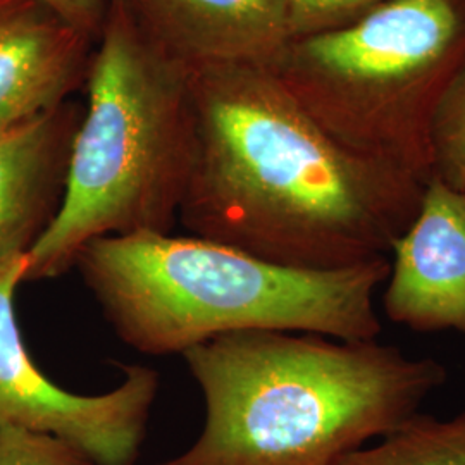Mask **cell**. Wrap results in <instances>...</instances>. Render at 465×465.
I'll list each match as a JSON object with an SVG mask.
<instances>
[{
    "mask_svg": "<svg viewBox=\"0 0 465 465\" xmlns=\"http://www.w3.org/2000/svg\"><path fill=\"white\" fill-rule=\"evenodd\" d=\"M197 147L184 232L278 266L331 271L386 257L424 186L326 134L259 66L192 73Z\"/></svg>",
    "mask_w": 465,
    "mask_h": 465,
    "instance_id": "cell-1",
    "label": "cell"
},
{
    "mask_svg": "<svg viewBox=\"0 0 465 465\" xmlns=\"http://www.w3.org/2000/svg\"><path fill=\"white\" fill-rule=\"evenodd\" d=\"M199 438L157 465H334L419 414L447 381L432 357L321 334L230 332L186 350Z\"/></svg>",
    "mask_w": 465,
    "mask_h": 465,
    "instance_id": "cell-2",
    "label": "cell"
},
{
    "mask_svg": "<svg viewBox=\"0 0 465 465\" xmlns=\"http://www.w3.org/2000/svg\"><path fill=\"white\" fill-rule=\"evenodd\" d=\"M73 269L117 338L157 357L240 331L376 341L382 324L374 295L391 264L380 257L345 269H295L192 234L136 232L88 242Z\"/></svg>",
    "mask_w": 465,
    "mask_h": 465,
    "instance_id": "cell-3",
    "label": "cell"
},
{
    "mask_svg": "<svg viewBox=\"0 0 465 465\" xmlns=\"http://www.w3.org/2000/svg\"><path fill=\"white\" fill-rule=\"evenodd\" d=\"M59 216L28 252L25 282L55 280L95 238L173 232L197 147L192 71L107 0Z\"/></svg>",
    "mask_w": 465,
    "mask_h": 465,
    "instance_id": "cell-4",
    "label": "cell"
},
{
    "mask_svg": "<svg viewBox=\"0 0 465 465\" xmlns=\"http://www.w3.org/2000/svg\"><path fill=\"white\" fill-rule=\"evenodd\" d=\"M465 66V0H388L267 67L341 147L432 180V119Z\"/></svg>",
    "mask_w": 465,
    "mask_h": 465,
    "instance_id": "cell-5",
    "label": "cell"
},
{
    "mask_svg": "<svg viewBox=\"0 0 465 465\" xmlns=\"http://www.w3.org/2000/svg\"><path fill=\"white\" fill-rule=\"evenodd\" d=\"M26 267L28 255L0 264V431L21 428L57 436L97 465L136 464L161 390L159 372L123 366V381L100 395L73 393L52 381L30 357L17 324L15 295Z\"/></svg>",
    "mask_w": 465,
    "mask_h": 465,
    "instance_id": "cell-6",
    "label": "cell"
},
{
    "mask_svg": "<svg viewBox=\"0 0 465 465\" xmlns=\"http://www.w3.org/2000/svg\"><path fill=\"white\" fill-rule=\"evenodd\" d=\"M391 252L386 317L412 331L465 334V193L432 178Z\"/></svg>",
    "mask_w": 465,
    "mask_h": 465,
    "instance_id": "cell-7",
    "label": "cell"
},
{
    "mask_svg": "<svg viewBox=\"0 0 465 465\" xmlns=\"http://www.w3.org/2000/svg\"><path fill=\"white\" fill-rule=\"evenodd\" d=\"M155 49L188 71L271 67L292 40L288 0H119Z\"/></svg>",
    "mask_w": 465,
    "mask_h": 465,
    "instance_id": "cell-8",
    "label": "cell"
},
{
    "mask_svg": "<svg viewBox=\"0 0 465 465\" xmlns=\"http://www.w3.org/2000/svg\"><path fill=\"white\" fill-rule=\"evenodd\" d=\"M95 44L42 0H0V134L71 99Z\"/></svg>",
    "mask_w": 465,
    "mask_h": 465,
    "instance_id": "cell-9",
    "label": "cell"
},
{
    "mask_svg": "<svg viewBox=\"0 0 465 465\" xmlns=\"http://www.w3.org/2000/svg\"><path fill=\"white\" fill-rule=\"evenodd\" d=\"M84 111L69 99L0 134V264L28 255L59 216Z\"/></svg>",
    "mask_w": 465,
    "mask_h": 465,
    "instance_id": "cell-10",
    "label": "cell"
},
{
    "mask_svg": "<svg viewBox=\"0 0 465 465\" xmlns=\"http://www.w3.org/2000/svg\"><path fill=\"white\" fill-rule=\"evenodd\" d=\"M334 465H465V412L449 420L416 414L381 445L353 450Z\"/></svg>",
    "mask_w": 465,
    "mask_h": 465,
    "instance_id": "cell-11",
    "label": "cell"
},
{
    "mask_svg": "<svg viewBox=\"0 0 465 465\" xmlns=\"http://www.w3.org/2000/svg\"><path fill=\"white\" fill-rule=\"evenodd\" d=\"M431 153L432 178L465 193V66L436 109Z\"/></svg>",
    "mask_w": 465,
    "mask_h": 465,
    "instance_id": "cell-12",
    "label": "cell"
},
{
    "mask_svg": "<svg viewBox=\"0 0 465 465\" xmlns=\"http://www.w3.org/2000/svg\"><path fill=\"white\" fill-rule=\"evenodd\" d=\"M0 465H97L84 450L52 434L5 428L0 431Z\"/></svg>",
    "mask_w": 465,
    "mask_h": 465,
    "instance_id": "cell-13",
    "label": "cell"
},
{
    "mask_svg": "<svg viewBox=\"0 0 465 465\" xmlns=\"http://www.w3.org/2000/svg\"><path fill=\"white\" fill-rule=\"evenodd\" d=\"M388 0H288L292 38L343 28Z\"/></svg>",
    "mask_w": 465,
    "mask_h": 465,
    "instance_id": "cell-14",
    "label": "cell"
},
{
    "mask_svg": "<svg viewBox=\"0 0 465 465\" xmlns=\"http://www.w3.org/2000/svg\"><path fill=\"white\" fill-rule=\"evenodd\" d=\"M54 13L67 21L71 26L92 36L95 42L99 38L107 0H42Z\"/></svg>",
    "mask_w": 465,
    "mask_h": 465,
    "instance_id": "cell-15",
    "label": "cell"
}]
</instances>
